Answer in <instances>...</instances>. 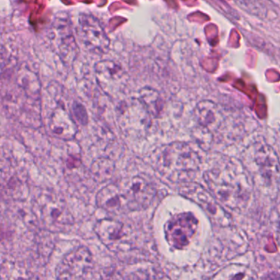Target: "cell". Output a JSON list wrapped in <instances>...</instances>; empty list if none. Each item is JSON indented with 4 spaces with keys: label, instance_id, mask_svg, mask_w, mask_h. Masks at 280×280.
<instances>
[{
    "label": "cell",
    "instance_id": "5b68a950",
    "mask_svg": "<svg viewBox=\"0 0 280 280\" xmlns=\"http://www.w3.org/2000/svg\"><path fill=\"white\" fill-rule=\"evenodd\" d=\"M127 213L145 210L153 202L157 191L152 184L139 177L118 181Z\"/></svg>",
    "mask_w": 280,
    "mask_h": 280
},
{
    "label": "cell",
    "instance_id": "6da1fadb",
    "mask_svg": "<svg viewBox=\"0 0 280 280\" xmlns=\"http://www.w3.org/2000/svg\"><path fill=\"white\" fill-rule=\"evenodd\" d=\"M243 165L234 159H223L205 173L210 193L228 207L246 206L252 195V187Z\"/></svg>",
    "mask_w": 280,
    "mask_h": 280
},
{
    "label": "cell",
    "instance_id": "44dd1931",
    "mask_svg": "<svg viewBox=\"0 0 280 280\" xmlns=\"http://www.w3.org/2000/svg\"><path fill=\"white\" fill-rule=\"evenodd\" d=\"M277 214H278V221H277V225H278V235L280 237V208L278 209V212H277Z\"/></svg>",
    "mask_w": 280,
    "mask_h": 280
},
{
    "label": "cell",
    "instance_id": "7a4b0ae2",
    "mask_svg": "<svg viewBox=\"0 0 280 280\" xmlns=\"http://www.w3.org/2000/svg\"><path fill=\"white\" fill-rule=\"evenodd\" d=\"M242 165L254 185L265 195L274 197L280 190V162L267 144L256 142L244 152Z\"/></svg>",
    "mask_w": 280,
    "mask_h": 280
},
{
    "label": "cell",
    "instance_id": "9a60e30c",
    "mask_svg": "<svg viewBox=\"0 0 280 280\" xmlns=\"http://www.w3.org/2000/svg\"><path fill=\"white\" fill-rule=\"evenodd\" d=\"M16 85L29 102L40 103L41 81L33 71L27 67L21 68L17 75Z\"/></svg>",
    "mask_w": 280,
    "mask_h": 280
},
{
    "label": "cell",
    "instance_id": "5bb4252c",
    "mask_svg": "<svg viewBox=\"0 0 280 280\" xmlns=\"http://www.w3.org/2000/svg\"><path fill=\"white\" fill-rule=\"evenodd\" d=\"M97 204L99 207L112 214L127 213L122 193L117 182L109 184L98 192Z\"/></svg>",
    "mask_w": 280,
    "mask_h": 280
},
{
    "label": "cell",
    "instance_id": "7c38bea8",
    "mask_svg": "<svg viewBox=\"0 0 280 280\" xmlns=\"http://www.w3.org/2000/svg\"><path fill=\"white\" fill-rule=\"evenodd\" d=\"M96 73L101 87L109 93L122 87L121 84L125 81V73L122 67L112 61L98 62L96 66Z\"/></svg>",
    "mask_w": 280,
    "mask_h": 280
},
{
    "label": "cell",
    "instance_id": "30bf717a",
    "mask_svg": "<svg viewBox=\"0 0 280 280\" xmlns=\"http://www.w3.org/2000/svg\"><path fill=\"white\" fill-rule=\"evenodd\" d=\"M53 30L60 58L65 63H72L77 56V45L68 19L56 18Z\"/></svg>",
    "mask_w": 280,
    "mask_h": 280
},
{
    "label": "cell",
    "instance_id": "277c9868",
    "mask_svg": "<svg viewBox=\"0 0 280 280\" xmlns=\"http://www.w3.org/2000/svg\"><path fill=\"white\" fill-rule=\"evenodd\" d=\"M33 211L41 225L48 231H66L74 222L65 200L52 192L39 193L33 202Z\"/></svg>",
    "mask_w": 280,
    "mask_h": 280
},
{
    "label": "cell",
    "instance_id": "8fae6325",
    "mask_svg": "<svg viewBox=\"0 0 280 280\" xmlns=\"http://www.w3.org/2000/svg\"><path fill=\"white\" fill-rule=\"evenodd\" d=\"M95 232L99 239L109 250L118 251L120 244L124 242L125 230L123 224L113 219H102L95 225Z\"/></svg>",
    "mask_w": 280,
    "mask_h": 280
},
{
    "label": "cell",
    "instance_id": "8992f818",
    "mask_svg": "<svg viewBox=\"0 0 280 280\" xmlns=\"http://www.w3.org/2000/svg\"><path fill=\"white\" fill-rule=\"evenodd\" d=\"M94 267L90 251L78 247L69 251L60 261L56 270L57 280H86Z\"/></svg>",
    "mask_w": 280,
    "mask_h": 280
},
{
    "label": "cell",
    "instance_id": "2e32d148",
    "mask_svg": "<svg viewBox=\"0 0 280 280\" xmlns=\"http://www.w3.org/2000/svg\"><path fill=\"white\" fill-rule=\"evenodd\" d=\"M139 102L148 114L153 117H158L164 106L160 93L150 87H144L140 89Z\"/></svg>",
    "mask_w": 280,
    "mask_h": 280
},
{
    "label": "cell",
    "instance_id": "52a82bcc",
    "mask_svg": "<svg viewBox=\"0 0 280 280\" xmlns=\"http://www.w3.org/2000/svg\"><path fill=\"white\" fill-rule=\"evenodd\" d=\"M77 33L81 45L88 51L97 54L107 53L109 47V37L97 18L81 14L78 18Z\"/></svg>",
    "mask_w": 280,
    "mask_h": 280
},
{
    "label": "cell",
    "instance_id": "7402d4cb",
    "mask_svg": "<svg viewBox=\"0 0 280 280\" xmlns=\"http://www.w3.org/2000/svg\"><path fill=\"white\" fill-rule=\"evenodd\" d=\"M107 280H111V279H107ZM112 280H113V278H112Z\"/></svg>",
    "mask_w": 280,
    "mask_h": 280
},
{
    "label": "cell",
    "instance_id": "3957f363",
    "mask_svg": "<svg viewBox=\"0 0 280 280\" xmlns=\"http://www.w3.org/2000/svg\"><path fill=\"white\" fill-rule=\"evenodd\" d=\"M201 158L188 143L173 142L157 149L154 167L160 174L173 182H184L199 169Z\"/></svg>",
    "mask_w": 280,
    "mask_h": 280
},
{
    "label": "cell",
    "instance_id": "9c48e42d",
    "mask_svg": "<svg viewBox=\"0 0 280 280\" xmlns=\"http://www.w3.org/2000/svg\"><path fill=\"white\" fill-rule=\"evenodd\" d=\"M195 120L197 124L198 137L203 142H211L213 135L221 128L223 117L221 110L216 104L210 101L200 102L195 109Z\"/></svg>",
    "mask_w": 280,
    "mask_h": 280
},
{
    "label": "cell",
    "instance_id": "4fadbf2b",
    "mask_svg": "<svg viewBox=\"0 0 280 280\" xmlns=\"http://www.w3.org/2000/svg\"><path fill=\"white\" fill-rule=\"evenodd\" d=\"M52 134L62 140H73L77 134V127L70 115L64 108L58 107L52 113L49 121Z\"/></svg>",
    "mask_w": 280,
    "mask_h": 280
},
{
    "label": "cell",
    "instance_id": "ba28073f",
    "mask_svg": "<svg viewBox=\"0 0 280 280\" xmlns=\"http://www.w3.org/2000/svg\"><path fill=\"white\" fill-rule=\"evenodd\" d=\"M197 227V219L192 213L176 215L165 225L166 239L175 249H182L189 244Z\"/></svg>",
    "mask_w": 280,
    "mask_h": 280
},
{
    "label": "cell",
    "instance_id": "ffe728a7",
    "mask_svg": "<svg viewBox=\"0 0 280 280\" xmlns=\"http://www.w3.org/2000/svg\"><path fill=\"white\" fill-rule=\"evenodd\" d=\"M227 274V280H244L246 278V274L242 268H236L235 274Z\"/></svg>",
    "mask_w": 280,
    "mask_h": 280
},
{
    "label": "cell",
    "instance_id": "d6986e66",
    "mask_svg": "<svg viewBox=\"0 0 280 280\" xmlns=\"http://www.w3.org/2000/svg\"><path fill=\"white\" fill-rule=\"evenodd\" d=\"M73 113L77 118V121H79L81 125H86L87 123L88 117L86 109L81 103L74 102L73 107Z\"/></svg>",
    "mask_w": 280,
    "mask_h": 280
},
{
    "label": "cell",
    "instance_id": "ac0fdd59",
    "mask_svg": "<svg viewBox=\"0 0 280 280\" xmlns=\"http://www.w3.org/2000/svg\"><path fill=\"white\" fill-rule=\"evenodd\" d=\"M6 191L8 195L13 198H25L29 194V188L25 180H22L17 173L13 174L6 181Z\"/></svg>",
    "mask_w": 280,
    "mask_h": 280
},
{
    "label": "cell",
    "instance_id": "e0dca14e",
    "mask_svg": "<svg viewBox=\"0 0 280 280\" xmlns=\"http://www.w3.org/2000/svg\"><path fill=\"white\" fill-rule=\"evenodd\" d=\"M115 167V163L111 159L108 157H99L91 164L90 172L95 181L104 183L113 177Z\"/></svg>",
    "mask_w": 280,
    "mask_h": 280
}]
</instances>
